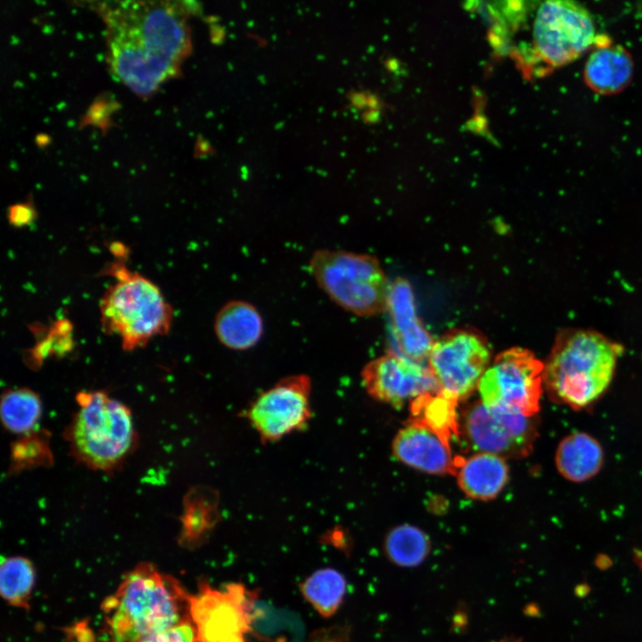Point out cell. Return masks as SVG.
Listing matches in <instances>:
<instances>
[{"mask_svg": "<svg viewBox=\"0 0 642 642\" xmlns=\"http://www.w3.org/2000/svg\"><path fill=\"white\" fill-rule=\"evenodd\" d=\"M621 352V344L598 332L563 330L544 363V388L556 403L586 407L609 386Z\"/></svg>", "mask_w": 642, "mask_h": 642, "instance_id": "obj_2", "label": "cell"}, {"mask_svg": "<svg viewBox=\"0 0 642 642\" xmlns=\"http://www.w3.org/2000/svg\"><path fill=\"white\" fill-rule=\"evenodd\" d=\"M347 588L346 580L338 571H316L300 586L305 599L323 617L333 615L341 606Z\"/></svg>", "mask_w": 642, "mask_h": 642, "instance_id": "obj_21", "label": "cell"}, {"mask_svg": "<svg viewBox=\"0 0 642 642\" xmlns=\"http://www.w3.org/2000/svg\"><path fill=\"white\" fill-rule=\"evenodd\" d=\"M558 472L566 479L580 482L593 477L603 465V450L590 435L576 432L566 436L556 454Z\"/></svg>", "mask_w": 642, "mask_h": 642, "instance_id": "obj_18", "label": "cell"}, {"mask_svg": "<svg viewBox=\"0 0 642 642\" xmlns=\"http://www.w3.org/2000/svg\"><path fill=\"white\" fill-rule=\"evenodd\" d=\"M309 271L318 287L342 309L360 317L386 310L391 284L374 257L317 250L309 259Z\"/></svg>", "mask_w": 642, "mask_h": 642, "instance_id": "obj_6", "label": "cell"}, {"mask_svg": "<svg viewBox=\"0 0 642 642\" xmlns=\"http://www.w3.org/2000/svg\"><path fill=\"white\" fill-rule=\"evenodd\" d=\"M252 597L241 584H228L225 590L202 584L190 596L189 615L199 642H245L250 630Z\"/></svg>", "mask_w": 642, "mask_h": 642, "instance_id": "obj_11", "label": "cell"}, {"mask_svg": "<svg viewBox=\"0 0 642 642\" xmlns=\"http://www.w3.org/2000/svg\"><path fill=\"white\" fill-rule=\"evenodd\" d=\"M78 410L66 431L72 455L95 470L109 471L136 442L130 409L103 391L78 392Z\"/></svg>", "mask_w": 642, "mask_h": 642, "instance_id": "obj_5", "label": "cell"}, {"mask_svg": "<svg viewBox=\"0 0 642 642\" xmlns=\"http://www.w3.org/2000/svg\"><path fill=\"white\" fill-rule=\"evenodd\" d=\"M449 440L434 431L408 422L395 435L392 452L405 465L432 474H456L460 457H454Z\"/></svg>", "mask_w": 642, "mask_h": 642, "instance_id": "obj_15", "label": "cell"}, {"mask_svg": "<svg viewBox=\"0 0 642 642\" xmlns=\"http://www.w3.org/2000/svg\"><path fill=\"white\" fill-rule=\"evenodd\" d=\"M386 311L392 334V345L388 351L427 366L434 340L420 321L411 286L404 279L391 284Z\"/></svg>", "mask_w": 642, "mask_h": 642, "instance_id": "obj_14", "label": "cell"}, {"mask_svg": "<svg viewBox=\"0 0 642 642\" xmlns=\"http://www.w3.org/2000/svg\"><path fill=\"white\" fill-rule=\"evenodd\" d=\"M431 543L428 536L419 528L401 524L391 529L384 541L388 558L402 567L420 564L428 556Z\"/></svg>", "mask_w": 642, "mask_h": 642, "instance_id": "obj_22", "label": "cell"}, {"mask_svg": "<svg viewBox=\"0 0 642 642\" xmlns=\"http://www.w3.org/2000/svg\"><path fill=\"white\" fill-rule=\"evenodd\" d=\"M457 402L442 392L424 394L410 402L408 422L420 424L450 441L460 433Z\"/></svg>", "mask_w": 642, "mask_h": 642, "instance_id": "obj_20", "label": "cell"}, {"mask_svg": "<svg viewBox=\"0 0 642 642\" xmlns=\"http://www.w3.org/2000/svg\"><path fill=\"white\" fill-rule=\"evenodd\" d=\"M361 378L371 397L393 407H401L424 394L440 392L428 366L391 351L367 363Z\"/></svg>", "mask_w": 642, "mask_h": 642, "instance_id": "obj_13", "label": "cell"}, {"mask_svg": "<svg viewBox=\"0 0 642 642\" xmlns=\"http://www.w3.org/2000/svg\"><path fill=\"white\" fill-rule=\"evenodd\" d=\"M505 459L489 453H476L460 458L456 472L457 484L469 498L476 500L495 498L508 480Z\"/></svg>", "mask_w": 642, "mask_h": 642, "instance_id": "obj_17", "label": "cell"}, {"mask_svg": "<svg viewBox=\"0 0 642 642\" xmlns=\"http://www.w3.org/2000/svg\"><path fill=\"white\" fill-rule=\"evenodd\" d=\"M190 596L151 564L128 573L103 605L111 642H139L177 625L189 615Z\"/></svg>", "mask_w": 642, "mask_h": 642, "instance_id": "obj_3", "label": "cell"}, {"mask_svg": "<svg viewBox=\"0 0 642 642\" xmlns=\"http://www.w3.org/2000/svg\"><path fill=\"white\" fill-rule=\"evenodd\" d=\"M535 48L553 66L572 62L595 38L590 13L572 1L551 0L538 9L533 27Z\"/></svg>", "mask_w": 642, "mask_h": 642, "instance_id": "obj_9", "label": "cell"}, {"mask_svg": "<svg viewBox=\"0 0 642 642\" xmlns=\"http://www.w3.org/2000/svg\"><path fill=\"white\" fill-rule=\"evenodd\" d=\"M632 62L628 53L618 46H605L595 50L585 66V80L596 92L615 93L630 79Z\"/></svg>", "mask_w": 642, "mask_h": 642, "instance_id": "obj_19", "label": "cell"}, {"mask_svg": "<svg viewBox=\"0 0 642 642\" xmlns=\"http://www.w3.org/2000/svg\"><path fill=\"white\" fill-rule=\"evenodd\" d=\"M42 413V402L33 391L21 388L6 391L1 400V418L14 433H25L37 425Z\"/></svg>", "mask_w": 642, "mask_h": 642, "instance_id": "obj_24", "label": "cell"}, {"mask_svg": "<svg viewBox=\"0 0 642 642\" xmlns=\"http://www.w3.org/2000/svg\"><path fill=\"white\" fill-rule=\"evenodd\" d=\"M214 332L219 342L226 348L249 350L263 335V318L251 303L242 300H229L216 314Z\"/></svg>", "mask_w": 642, "mask_h": 642, "instance_id": "obj_16", "label": "cell"}, {"mask_svg": "<svg viewBox=\"0 0 642 642\" xmlns=\"http://www.w3.org/2000/svg\"><path fill=\"white\" fill-rule=\"evenodd\" d=\"M36 218V210L29 202L15 204L8 210L9 222L17 227L28 226Z\"/></svg>", "mask_w": 642, "mask_h": 642, "instance_id": "obj_26", "label": "cell"}, {"mask_svg": "<svg viewBox=\"0 0 642 642\" xmlns=\"http://www.w3.org/2000/svg\"><path fill=\"white\" fill-rule=\"evenodd\" d=\"M115 281L100 300L102 330L118 335L125 350L144 347L152 338L167 334L173 321V309L160 288L122 262L107 269Z\"/></svg>", "mask_w": 642, "mask_h": 642, "instance_id": "obj_4", "label": "cell"}, {"mask_svg": "<svg viewBox=\"0 0 642 642\" xmlns=\"http://www.w3.org/2000/svg\"><path fill=\"white\" fill-rule=\"evenodd\" d=\"M105 25L110 72L142 98L176 76L190 51L185 8L169 1L93 4Z\"/></svg>", "mask_w": 642, "mask_h": 642, "instance_id": "obj_1", "label": "cell"}, {"mask_svg": "<svg viewBox=\"0 0 642 642\" xmlns=\"http://www.w3.org/2000/svg\"><path fill=\"white\" fill-rule=\"evenodd\" d=\"M544 363L531 350L514 347L495 357L478 390L486 406L532 417L539 410Z\"/></svg>", "mask_w": 642, "mask_h": 642, "instance_id": "obj_7", "label": "cell"}, {"mask_svg": "<svg viewBox=\"0 0 642 642\" xmlns=\"http://www.w3.org/2000/svg\"><path fill=\"white\" fill-rule=\"evenodd\" d=\"M490 358V346L482 334L455 328L434 341L427 366L440 392L459 401L478 388Z\"/></svg>", "mask_w": 642, "mask_h": 642, "instance_id": "obj_8", "label": "cell"}, {"mask_svg": "<svg viewBox=\"0 0 642 642\" xmlns=\"http://www.w3.org/2000/svg\"><path fill=\"white\" fill-rule=\"evenodd\" d=\"M111 251L117 257H124L127 252L124 245L119 243H113L110 248Z\"/></svg>", "mask_w": 642, "mask_h": 642, "instance_id": "obj_27", "label": "cell"}, {"mask_svg": "<svg viewBox=\"0 0 642 642\" xmlns=\"http://www.w3.org/2000/svg\"><path fill=\"white\" fill-rule=\"evenodd\" d=\"M36 580L33 564L24 556L2 557L0 592L11 605L28 608Z\"/></svg>", "mask_w": 642, "mask_h": 642, "instance_id": "obj_23", "label": "cell"}, {"mask_svg": "<svg viewBox=\"0 0 642 642\" xmlns=\"http://www.w3.org/2000/svg\"><path fill=\"white\" fill-rule=\"evenodd\" d=\"M531 417L491 407L481 400L471 404L463 415V428L468 445L477 453L502 458L527 457L533 449L537 432Z\"/></svg>", "mask_w": 642, "mask_h": 642, "instance_id": "obj_10", "label": "cell"}, {"mask_svg": "<svg viewBox=\"0 0 642 642\" xmlns=\"http://www.w3.org/2000/svg\"><path fill=\"white\" fill-rule=\"evenodd\" d=\"M311 382L305 374L285 377L261 392L245 416L265 441H276L306 426L311 417Z\"/></svg>", "mask_w": 642, "mask_h": 642, "instance_id": "obj_12", "label": "cell"}, {"mask_svg": "<svg viewBox=\"0 0 642 642\" xmlns=\"http://www.w3.org/2000/svg\"><path fill=\"white\" fill-rule=\"evenodd\" d=\"M139 642H199L190 616L177 625L148 636Z\"/></svg>", "mask_w": 642, "mask_h": 642, "instance_id": "obj_25", "label": "cell"}]
</instances>
